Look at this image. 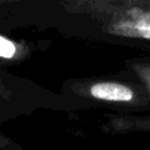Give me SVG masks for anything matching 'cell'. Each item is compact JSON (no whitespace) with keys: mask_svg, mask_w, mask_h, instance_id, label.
I'll use <instances>...</instances> for the list:
<instances>
[{"mask_svg":"<svg viewBox=\"0 0 150 150\" xmlns=\"http://www.w3.org/2000/svg\"><path fill=\"white\" fill-rule=\"evenodd\" d=\"M67 9L90 15L112 35L150 40V0H63Z\"/></svg>","mask_w":150,"mask_h":150,"instance_id":"6da1fadb","label":"cell"},{"mask_svg":"<svg viewBox=\"0 0 150 150\" xmlns=\"http://www.w3.org/2000/svg\"><path fill=\"white\" fill-rule=\"evenodd\" d=\"M7 143H8V139H6V138L0 134V150L5 149L6 145H7Z\"/></svg>","mask_w":150,"mask_h":150,"instance_id":"277c9868","label":"cell"},{"mask_svg":"<svg viewBox=\"0 0 150 150\" xmlns=\"http://www.w3.org/2000/svg\"><path fill=\"white\" fill-rule=\"evenodd\" d=\"M90 95L97 100L110 102H129L134 98V91L121 83L101 82L90 88Z\"/></svg>","mask_w":150,"mask_h":150,"instance_id":"7a4b0ae2","label":"cell"},{"mask_svg":"<svg viewBox=\"0 0 150 150\" xmlns=\"http://www.w3.org/2000/svg\"><path fill=\"white\" fill-rule=\"evenodd\" d=\"M21 53V46L9 40L6 36L0 35V59L12 60Z\"/></svg>","mask_w":150,"mask_h":150,"instance_id":"3957f363","label":"cell"}]
</instances>
